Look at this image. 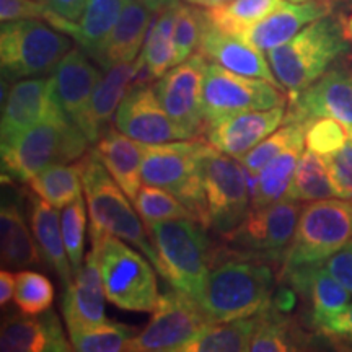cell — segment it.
<instances>
[{
    "mask_svg": "<svg viewBox=\"0 0 352 352\" xmlns=\"http://www.w3.org/2000/svg\"><path fill=\"white\" fill-rule=\"evenodd\" d=\"M78 171L85 191L88 219H90L91 248H98L107 236L129 241L140 253L158 266V256L151 236L131 206V199L101 164L95 151L87 152L77 162Z\"/></svg>",
    "mask_w": 352,
    "mask_h": 352,
    "instance_id": "6da1fadb",
    "label": "cell"
},
{
    "mask_svg": "<svg viewBox=\"0 0 352 352\" xmlns=\"http://www.w3.org/2000/svg\"><path fill=\"white\" fill-rule=\"evenodd\" d=\"M274 272L266 261L233 256L210 270L195 300L209 323L258 315L271 305Z\"/></svg>",
    "mask_w": 352,
    "mask_h": 352,
    "instance_id": "7a4b0ae2",
    "label": "cell"
},
{
    "mask_svg": "<svg viewBox=\"0 0 352 352\" xmlns=\"http://www.w3.org/2000/svg\"><path fill=\"white\" fill-rule=\"evenodd\" d=\"M347 38L344 25L329 13L307 25L287 43L267 51V60L280 87L296 96L349 52Z\"/></svg>",
    "mask_w": 352,
    "mask_h": 352,
    "instance_id": "3957f363",
    "label": "cell"
},
{
    "mask_svg": "<svg viewBox=\"0 0 352 352\" xmlns=\"http://www.w3.org/2000/svg\"><path fill=\"white\" fill-rule=\"evenodd\" d=\"M88 144L90 140L69 116L38 122L2 145L3 176L28 183L47 166L78 162Z\"/></svg>",
    "mask_w": 352,
    "mask_h": 352,
    "instance_id": "277c9868",
    "label": "cell"
},
{
    "mask_svg": "<svg viewBox=\"0 0 352 352\" xmlns=\"http://www.w3.org/2000/svg\"><path fill=\"white\" fill-rule=\"evenodd\" d=\"M195 219L157 222L147 228L158 256L157 271L171 287L197 297L214 263L212 243Z\"/></svg>",
    "mask_w": 352,
    "mask_h": 352,
    "instance_id": "5b68a950",
    "label": "cell"
},
{
    "mask_svg": "<svg viewBox=\"0 0 352 352\" xmlns=\"http://www.w3.org/2000/svg\"><path fill=\"white\" fill-rule=\"evenodd\" d=\"M206 142L196 139L165 144H145L142 158L144 184L164 188L175 195L204 228H210L208 201L199 173V153Z\"/></svg>",
    "mask_w": 352,
    "mask_h": 352,
    "instance_id": "8992f818",
    "label": "cell"
},
{
    "mask_svg": "<svg viewBox=\"0 0 352 352\" xmlns=\"http://www.w3.org/2000/svg\"><path fill=\"white\" fill-rule=\"evenodd\" d=\"M72 41L69 34L39 20L6 21L0 30L3 78L21 80L50 76L72 50Z\"/></svg>",
    "mask_w": 352,
    "mask_h": 352,
    "instance_id": "52a82bcc",
    "label": "cell"
},
{
    "mask_svg": "<svg viewBox=\"0 0 352 352\" xmlns=\"http://www.w3.org/2000/svg\"><path fill=\"white\" fill-rule=\"evenodd\" d=\"M352 240V199L329 197L303 206L285 252L284 272L323 264Z\"/></svg>",
    "mask_w": 352,
    "mask_h": 352,
    "instance_id": "ba28073f",
    "label": "cell"
},
{
    "mask_svg": "<svg viewBox=\"0 0 352 352\" xmlns=\"http://www.w3.org/2000/svg\"><path fill=\"white\" fill-rule=\"evenodd\" d=\"M94 250L108 300L126 311H153L160 296L151 259L118 236H107Z\"/></svg>",
    "mask_w": 352,
    "mask_h": 352,
    "instance_id": "9c48e42d",
    "label": "cell"
},
{
    "mask_svg": "<svg viewBox=\"0 0 352 352\" xmlns=\"http://www.w3.org/2000/svg\"><path fill=\"white\" fill-rule=\"evenodd\" d=\"M197 165L208 201L210 228L223 236L235 230L252 209L248 176L239 158L217 151L209 142L202 147Z\"/></svg>",
    "mask_w": 352,
    "mask_h": 352,
    "instance_id": "30bf717a",
    "label": "cell"
},
{
    "mask_svg": "<svg viewBox=\"0 0 352 352\" xmlns=\"http://www.w3.org/2000/svg\"><path fill=\"white\" fill-rule=\"evenodd\" d=\"M302 202L283 199L261 209H250L235 230L222 239L233 256L279 261L296 233Z\"/></svg>",
    "mask_w": 352,
    "mask_h": 352,
    "instance_id": "8fae6325",
    "label": "cell"
},
{
    "mask_svg": "<svg viewBox=\"0 0 352 352\" xmlns=\"http://www.w3.org/2000/svg\"><path fill=\"white\" fill-rule=\"evenodd\" d=\"M197 302L175 287L158 297L152 320L132 338L131 352H182L183 347L209 327Z\"/></svg>",
    "mask_w": 352,
    "mask_h": 352,
    "instance_id": "7c38bea8",
    "label": "cell"
},
{
    "mask_svg": "<svg viewBox=\"0 0 352 352\" xmlns=\"http://www.w3.org/2000/svg\"><path fill=\"white\" fill-rule=\"evenodd\" d=\"M285 95L264 78L240 76L219 64H208L202 87V111L206 122L236 113L283 107Z\"/></svg>",
    "mask_w": 352,
    "mask_h": 352,
    "instance_id": "4fadbf2b",
    "label": "cell"
},
{
    "mask_svg": "<svg viewBox=\"0 0 352 352\" xmlns=\"http://www.w3.org/2000/svg\"><path fill=\"white\" fill-rule=\"evenodd\" d=\"M208 59L195 52L184 63L171 67L158 78L153 90L168 116L191 135L197 138L204 127L202 111V87H204Z\"/></svg>",
    "mask_w": 352,
    "mask_h": 352,
    "instance_id": "5bb4252c",
    "label": "cell"
},
{
    "mask_svg": "<svg viewBox=\"0 0 352 352\" xmlns=\"http://www.w3.org/2000/svg\"><path fill=\"white\" fill-rule=\"evenodd\" d=\"M316 118H333L346 127L352 139V70L329 69L318 80L290 96L284 122H300Z\"/></svg>",
    "mask_w": 352,
    "mask_h": 352,
    "instance_id": "9a60e30c",
    "label": "cell"
},
{
    "mask_svg": "<svg viewBox=\"0 0 352 352\" xmlns=\"http://www.w3.org/2000/svg\"><path fill=\"white\" fill-rule=\"evenodd\" d=\"M114 124L122 134L144 144L186 140L191 135L168 116L151 85L132 87L114 114Z\"/></svg>",
    "mask_w": 352,
    "mask_h": 352,
    "instance_id": "2e32d148",
    "label": "cell"
},
{
    "mask_svg": "<svg viewBox=\"0 0 352 352\" xmlns=\"http://www.w3.org/2000/svg\"><path fill=\"white\" fill-rule=\"evenodd\" d=\"M56 116H67L52 96L51 77H33L16 80L3 96L0 140L12 142L21 132Z\"/></svg>",
    "mask_w": 352,
    "mask_h": 352,
    "instance_id": "e0dca14e",
    "label": "cell"
},
{
    "mask_svg": "<svg viewBox=\"0 0 352 352\" xmlns=\"http://www.w3.org/2000/svg\"><path fill=\"white\" fill-rule=\"evenodd\" d=\"M284 120V104L271 109L236 113L209 122L206 139L217 151L240 158L279 129Z\"/></svg>",
    "mask_w": 352,
    "mask_h": 352,
    "instance_id": "ac0fdd59",
    "label": "cell"
},
{
    "mask_svg": "<svg viewBox=\"0 0 352 352\" xmlns=\"http://www.w3.org/2000/svg\"><path fill=\"white\" fill-rule=\"evenodd\" d=\"M104 300L108 298L101 279L98 256L91 248L85 256V263H82V266L74 272L72 280L65 285L63 294L60 310L69 331L108 321Z\"/></svg>",
    "mask_w": 352,
    "mask_h": 352,
    "instance_id": "d6986e66",
    "label": "cell"
},
{
    "mask_svg": "<svg viewBox=\"0 0 352 352\" xmlns=\"http://www.w3.org/2000/svg\"><path fill=\"white\" fill-rule=\"evenodd\" d=\"M331 13L328 0H303V2H285L266 19L258 21L241 34V39L261 51H271L287 43L307 25L323 19Z\"/></svg>",
    "mask_w": 352,
    "mask_h": 352,
    "instance_id": "ffe728a7",
    "label": "cell"
},
{
    "mask_svg": "<svg viewBox=\"0 0 352 352\" xmlns=\"http://www.w3.org/2000/svg\"><path fill=\"white\" fill-rule=\"evenodd\" d=\"M100 78L101 72L82 47H72L52 72V96L74 122L87 108Z\"/></svg>",
    "mask_w": 352,
    "mask_h": 352,
    "instance_id": "44dd1931",
    "label": "cell"
},
{
    "mask_svg": "<svg viewBox=\"0 0 352 352\" xmlns=\"http://www.w3.org/2000/svg\"><path fill=\"white\" fill-rule=\"evenodd\" d=\"M135 77V63H122L104 69L87 108L78 116L76 124L80 127L90 144H96L109 127L121 101L132 88Z\"/></svg>",
    "mask_w": 352,
    "mask_h": 352,
    "instance_id": "7402d4cb",
    "label": "cell"
},
{
    "mask_svg": "<svg viewBox=\"0 0 352 352\" xmlns=\"http://www.w3.org/2000/svg\"><path fill=\"white\" fill-rule=\"evenodd\" d=\"M197 52H201L208 60H212V63L240 74V76L264 78V80H270L274 85L280 87L272 72L270 60L263 54L264 51L252 46L239 36L220 32L209 21L202 33Z\"/></svg>",
    "mask_w": 352,
    "mask_h": 352,
    "instance_id": "603a6c76",
    "label": "cell"
},
{
    "mask_svg": "<svg viewBox=\"0 0 352 352\" xmlns=\"http://www.w3.org/2000/svg\"><path fill=\"white\" fill-rule=\"evenodd\" d=\"M129 0H88L82 16L76 21L47 13L46 21L69 34L91 59L98 63L104 44Z\"/></svg>",
    "mask_w": 352,
    "mask_h": 352,
    "instance_id": "cb8c5ba5",
    "label": "cell"
},
{
    "mask_svg": "<svg viewBox=\"0 0 352 352\" xmlns=\"http://www.w3.org/2000/svg\"><path fill=\"white\" fill-rule=\"evenodd\" d=\"M72 342L65 340L63 327L54 311L47 310L39 318L8 316L0 329L2 352H67Z\"/></svg>",
    "mask_w": 352,
    "mask_h": 352,
    "instance_id": "d4e9b609",
    "label": "cell"
},
{
    "mask_svg": "<svg viewBox=\"0 0 352 352\" xmlns=\"http://www.w3.org/2000/svg\"><path fill=\"white\" fill-rule=\"evenodd\" d=\"M290 284L305 294L311 305V321L318 329L341 315L351 305L352 294L329 274L323 264L297 267L285 272Z\"/></svg>",
    "mask_w": 352,
    "mask_h": 352,
    "instance_id": "484cf974",
    "label": "cell"
},
{
    "mask_svg": "<svg viewBox=\"0 0 352 352\" xmlns=\"http://www.w3.org/2000/svg\"><path fill=\"white\" fill-rule=\"evenodd\" d=\"M95 153L98 155L101 164L107 166L109 175L126 196L134 202L142 186V158L145 152V144L122 134L118 127L109 126L95 145Z\"/></svg>",
    "mask_w": 352,
    "mask_h": 352,
    "instance_id": "4316f807",
    "label": "cell"
},
{
    "mask_svg": "<svg viewBox=\"0 0 352 352\" xmlns=\"http://www.w3.org/2000/svg\"><path fill=\"white\" fill-rule=\"evenodd\" d=\"M152 19L151 8L139 0H129L104 44L98 59L100 67L104 70L116 64L134 63L147 39Z\"/></svg>",
    "mask_w": 352,
    "mask_h": 352,
    "instance_id": "83f0119b",
    "label": "cell"
},
{
    "mask_svg": "<svg viewBox=\"0 0 352 352\" xmlns=\"http://www.w3.org/2000/svg\"><path fill=\"white\" fill-rule=\"evenodd\" d=\"M30 204V227H32L38 250L47 266H51L64 287L74 277L72 264L69 261L67 250L64 245L60 215L57 208L51 206L41 197L33 195L28 197Z\"/></svg>",
    "mask_w": 352,
    "mask_h": 352,
    "instance_id": "f1b7e54d",
    "label": "cell"
},
{
    "mask_svg": "<svg viewBox=\"0 0 352 352\" xmlns=\"http://www.w3.org/2000/svg\"><path fill=\"white\" fill-rule=\"evenodd\" d=\"M182 3L166 7L158 13L147 34L142 54L135 63V77L132 85H148V82L164 77L173 67L175 59V25Z\"/></svg>",
    "mask_w": 352,
    "mask_h": 352,
    "instance_id": "f546056e",
    "label": "cell"
},
{
    "mask_svg": "<svg viewBox=\"0 0 352 352\" xmlns=\"http://www.w3.org/2000/svg\"><path fill=\"white\" fill-rule=\"evenodd\" d=\"M303 145L297 144L272 158L259 173L248 176L252 186V209H261L285 199L292 176L303 153Z\"/></svg>",
    "mask_w": 352,
    "mask_h": 352,
    "instance_id": "4dcf8cb0",
    "label": "cell"
},
{
    "mask_svg": "<svg viewBox=\"0 0 352 352\" xmlns=\"http://www.w3.org/2000/svg\"><path fill=\"white\" fill-rule=\"evenodd\" d=\"M0 261L2 267L21 270L39 263L38 245H34L23 215L15 204H3L0 210Z\"/></svg>",
    "mask_w": 352,
    "mask_h": 352,
    "instance_id": "1f68e13d",
    "label": "cell"
},
{
    "mask_svg": "<svg viewBox=\"0 0 352 352\" xmlns=\"http://www.w3.org/2000/svg\"><path fill=\"white\" fill-rule=\"evenodd\" d=\"M259 314L222 323H212L183 347L182 352H240L250 351Z\"/></svg>",
    "mask_w": 352,
    "mask_h": 352,
    "instance_id": "d6a6232c",
    "label": "cell"
},
{
    "mask_svg": "<svg viewBox=\"0 0 352 352\" xmlns=\"http://www.w3.org/2000/svg\"><path fill=\"white\" fill-rule=\"evenodd\" d=\"M287 0H228L206 10L208 21L220 32L241 36L246 30L266 19Z\"/></svg>",
    "mask_w": 352,
    "mask_h": 352,
    "instance_id": "836d02e7",
    "label": "cell"
},
{
    "mask_svg": "<svg viewBox=\"0 0 352 352\" xmlns=\"http://www.w3.org/2000/svg\"><path fill=\"white\" fill-rule=\"evenodd\" d=\"M30 191L50 202L57 209H63L69 202L82 196L83 184L78 165L57 164L51 165L28 182Z\"/></svg>",
    "mask_w": 352,
    "mask_h": 352,
    "instance_id": "e575fe53",
    "label": "cell"
},
{
    "mask_svg": "<svg viewBox=\"0 0 352 352\" xmlns=\"http://www.w3.org/2000/svg\"><path fill=\"white\" fill-rule=\"evenodd\" d=\"M334 189L329 179L324 158L308 151L302 153L296 173L292 176L285 199L297 202H314L334 197Z\"/></svg>",
    "mask_w": 352,
    "mask_h": 352,
    "instance_id": "d590c367",
    "label": "cell"
},
{
    "mask_svg": "<svg viewBox=\"0 0 352 352\" xmlns=\"http://www.w3.org/2000/svg\"><path fill=\"white\" fill-rule=\"evenodd\" d=\"M138 333V328L122 323H113V321H104L95 327L69 331L72 349L78 352L127 351V344Z\"/></svg>",
    "mask_w": 352,
    "mask_h": 352,
    "instance_id": "8d00e7d4",
    "label": "cell"
},
{
    "mask_svg": "<svg viewBox=\"0 0 352 352\" xmlns=\"http://www.w3.org/2000/svg\"><path fill=\"white\" fill-rule=\"evenodd\" d=\"M297 144H305V124L284 122L283 127L276 129L271 135L261 140L256 147L245 153L243 157H240L239 160L250 175L256 176L272 158Z\"/></svg>",
    "mask_w": 352,
    "mask_h": 352,
    "instance_id": "74e56055",
    "label": "cell"
},
{
    "mask_svg": "<svg viewBox=\"0 0 352 352\" xmlns=\"http://www.w3.org/2000/svg\"><path fill=\"white\" fill-rule=\"evenodd\" d=\"M134 206L145 223V228L164 220L192 219V214L178 197L166 189L152 186V184L140 186Z\"/></svg>",
    "mask_w": 352,
    "mask_h": 352,
    "instance_id": "f35d334b",
    "label": "cell"
},
{
    "mask_svg": "<svg viewBox=\"0 0 352 352\" xmlns=\"http://www.w3.org/2000/svg\"><path fill=\"white\" fill-rule=\"evenodd\" d=\"M54 285L41 272L21 270L16 272L13 302L23 315L36 316L47 311L54 303Z\"/></svg>",
    "mask_w": 352,
    "mask_h": 352,
    "instance_id": "ab89813d",
    "label": "cell"
},
{
    "mask_svg": "<svg viewBox=\"0 0 352 352\" xmlns=\"http://www.w3.org/2000/svg\"><path fill=\"white\" fill-rule=\"evenodd\" d=\"M298 349L289 321L279 315V308L270 305L259 311L256 331L253 334L250 351L253 352H285Z\"/></svg>",
    "mask_w": 352,
    "mask_h": 352,
    "instance_id": "60d3db41",
    "label": "cell"
},
{
    "mask_svg": "<svg viewBox=\"0 0 352 352\" xmlns=\"http://www.w3.org/2000/svg\"><path fill=\"white\" fill-rule=\"evenodd\" d=\"M87 199L83 195L69 202L60 212V227H63L64 245L67 250L69 261L76 272L82 266L85 256V233H87Z\"/></svg>",
    "mask_w": 352,
    "mask_h": 352,
    "instance_id": "b9f144b4",
    "label": "cell"
},
{
    "mask_svg": "<svg viewBox=\"0 0 352 352\" xmlns=\"http://www.w3.org/2000/svg\"><path fill=\"white\" fill-rule=\"evenodd\" d=\"M208 26V16L206 12L196 8V6L182 3L178 8L175 25V65L184 63L189 59L195 51L199 47L202 33Z\"/></svg>",
    "mask_w": 352,
    "mask_h": 352,
    "instance_id": "7bdbcfd3",
    "label": "cell"
},
{
    "mask_svg": "<svg viewBox=\"0 0 352 352\" xmlns=\"http://www.w3.org/2000/svg\"><path fill=\"white\" fill-rule=\"evenodd\" d=\"M346 127L333 118H316L305 122V145L321 157L331 155L349 140Z\"/></svg>",
    "mask_w": 352,
    "mask_h": 352,
    "instance_id": "ee69618b",
    "label": "cell"
},
{
    "mask_svg": "<svg viewBox=\"0 0 352 352\" xmlns=\"http://www.w3.org/2000/svg\"><path fill=\"white\" fill-rule=\"evenodd\" d=\"M323 158L327 162L334 195L342 199H352V139L347 140L340 151Z\"/></svg>",
    "mask_w": 352,
    "mask_h": 352,
    "instance_id": "f6af8a7d",
    "label": "cell"
},
{
    "mask_svg": "<svg viewBox=\"0 0 352 352\" xmlns=\"http://www.w3.org/2000/svg\"><path fill=\"white\" fill-rule=\"evenodd\" d=\"M47 7L43 0H0V20H46Z\"/></svg>",
    "mask_w": 352,
    "mask_h": 352,
    "instance_id": "bcb514c9",
    "label": "cell"
},
{
    "mask_svg": "<svg viewBox=\"0 0 352 352\" xmlns=\"http://www.w3.org/2000/svg\"><path fill=\"white\" fill-rule=\"evenodd\" d=\"M323 266L352 294V240L331 254Z\"/></svg>",
    "mask_w": 352,
    "mask_h": 352,
    "instance_id": "7dc6e473",
    "label": "cell"
},
{
    "mask_svg": "<svg viewBox=\"0 0 352 352\" xmlns=\"http://www.w3.org/2000/svg\"><path fill=\"white\" fill-rule=\"evenodd\" d=\"M43 2L52 15L60 16L64 20L76 21L82 16L88 0H43Z\"/></svg>",
    "mask_w": 352,
    "mask_h": 352,
    "instance_id": "c3c4849f",
    "label": "cell"
},
{
    "mask_svg": "<svg viewBox=\"0 0 352 352\" xmlns=\"http://www.w3.org/2000/svg\"><path fill=\"white\" fill-rule=\"evenodd\" d=\"M320 331H323V334H329V336L341 338V340H347L352 342V302L341 315H338L328 324H324Z\"/></svg>",
    "mask_w": 352,
    "mask_h": 352,
    "instance_id": "681fc988",
    "label": "cell"
},
{
    "mask_svg": "<svg viewBox=\"0 0 352 352\" xmlns=\"http://www.w3.org/2000/svg\"><path fill=\"white\" fill-rule=\"evenodd\" d=\"M15 284H16V274L3 267L0 271V305L7 307V303L13 298L15 294Z\"/></svg>",
    "mask_w": 352,
    "mask_h": 352,
    "instance_id": "f907efd6",
    "label": "cell"
},
{
    "mask_svg": "<svg viewBox=\"0 0 352 352\" xmlns=\"http://www.w3.org/2000/svg\"><path fill=\"white\" fill-rule=\"evenodd\" d=\"M139 2H142L144 6H147L153 13H160L162 10H165L166 7L179 3V0H139Z\"/></svg>",
    "mask_w": 352,
    "mask_h": 352,
    "instance_id": "816d5d0a",
    "label": "cell"
},
{
    "mask_svg": "<svg viewBox=\"0 0 352 352\" xmlns=\"http://www.w3.org/2000/svg\"><path fill=\"white\" fill-rule=\"evenodd\" d=\"M228 2V0H202V7H217L220 6V3H226Z\"/></svg>",
    "mask_w": 352,
    "mask_h": 352,
    "instance_id": "f5cc1de1",
    "label": "cell"
},
{
    "mask_svg": "<svg viewBox=\"0 0 352 352\" xmlns=\"http://www.w3.org/2000/svg\"><path fill=\"white\" fill-rule=\"evenodd\" d=\"M346 30H347V34H349V39H351V43H352V16H351L349 20H347Z\"/></svg>",
    "mask_w": 352,
    "mask_h": 352,
    "instance_id": "db71d44e",
    "label": "cell"
},
{
    "mask_svg": "<svg viewBox=\"0 0 352 352\" xmlns=\"http://www.w3.org/2000/svg\"><path fill=\"white\" fill-rule=\"evenodd\" d=\"M184 3H189V6H196V7H202V0H183Z\"/></svg>",
    "mask_w": 352,
    "mask_h": 352,
    "instance_id": "11a10c76",
    "label": "cell"
},
{
    "mask_svg": "<svg viewBox=\"0 0 352 352\" xmlns=\"http://www.w3.org/2000/svg\"><path fill=\"white\" fill-rule=\"evenodd\" d=\"M290 2H303V0H290Z\"/></svg>",
    "mask_w": 352,
    "mask_h": 352,
    "instance_id": "9f6ffc18",
    "label": "cell"
},
{
    "mask_svg": "<svg viewBox=\"0 0 352 352\" xmlns=\"http://www.w3.org/2000/svg\"><path fill=\"white\" fill-rule=\"evenodd\" d=\"M349 2H351V3H352V0H349Z\"/></svg>",
    "mask_w": 352,
    "mask_h": 352,
    "instance_id": "6f0895ef",
    "label": "cell"
}]
</instances>
